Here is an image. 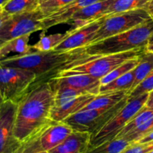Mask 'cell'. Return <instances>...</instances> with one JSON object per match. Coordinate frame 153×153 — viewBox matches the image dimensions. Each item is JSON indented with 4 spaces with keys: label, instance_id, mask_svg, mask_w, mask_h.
I'll return each instance as SVG.
<instances>
[{
    "label": "cell",
    "instance_id": "cell-1",
    "mask_svg": "<svg viewBox=\"0 0 153 153\" xmlns=\"http://www.w3.org/2000/svg\"><path fill=\"white\" fill-rule=\"evenodd\" d=\"M54 91L48 81L34 85L17 104L13 134L21 143L50 122Z\"/></svg>",
    "mask_w": 153,
    "mask_h": 153
},
{
    "label": "cell",
    "instance_id": "cell-2",
    "mask_svg": "<svg viewBox=\"0 0 153 153\" xmlns=\"http://www.w3.org/2000/svg\"><path fill=\"white\" fill-rule=\"evenodd\" d=\"M87 55L83 47L69 51L51 50L48 52H34L22 56L7 57L0 60V66L19 67L34 72L37 76L35 85L49 80L55 76L67 64Z\"/></svg>",
    "mask_w": 153,
    "mask_h": 153
},
{
    "label": "cell",
    "instance_id": "cell-3",
    "mask_svg": "<svg viewBox=\"0 0 153 153\" xmlns=\"http://www.w3.org/2000/svg\"><path fill=\"white\" fill-rule=\"evenodd\" d=\"M153 34V19L129 31L111 36L83 47L87 56L112 55L146 47Z\"/></svg>",
    "mask_w": 153,
    "mask_h": 153
},
{
    "label": "cell",
    "instance_id": "cell-4",
    "mask_svg": "<svg viewBox=\"0 0 153 153\" xmlns=\"http://www.w3.org/2000/svg\"><path fill=\"white\" fill-rule=\"evenodd\" d=\"M146 49L143 47L122 53L86 56L67 64L55 76L86 74L101 79L127 60L140 56Z\"/></svg>",
    "mask_w": 153,
    "mask_h": 153
},
{
    "label": "cell",
    "instance_id": "cell-5",
    "mask_svg": "<svg viewBox=\"0 0 153 153\" xmlns=\"http://www.w3.org/2000/svg\"><path fill=\"white\" fill-rule=\"evenodd\" d=\"M45 16L40 7L13 15L0 10V45L12 39L43 30Z\"/></svg>",
    "mask_w": 153,
    "mask_h": 153
},
{
    "label": "cell",
    "instance_id": "cell-6",
    "mask_svg": "<svg viewBox=\"0 0 153 153\" xmlns=\"http://www.w3.org/2000/svg\"><path fill=\"white\" fill-rule=\"evenodd\" d=\"M37 80V75L31 70L0 66L1 102L10 101L18 104Z\"/></svg>",
    "mask_w": 153,
    "mask_h": 153
},
{
    "label": "cell",
    "instance_id": "cell-7",
    "mask_svg": "<svg viewBox=\"0 0 153 153\" xmlns=\"http://www.w3.org/2000/svg\"><path fill=\"white\" fill-rule=\"evenodd\" d=\"M73 131L71 127L64 122H55L52 120L22 142L19 149L13 153L49 152Z\"/></svg>",
    "mask_w": 153,
    "mask_h": 153
},
{
    "label": "cell",
    "instance_id": "cell-8",
    "mask_svg": "<svg viewBox=\"0 0 153 153\" xmlns=\"http://www.w3.org/2000/svg\"><path fill=\"white\" fill-rule=\"evenodd\" d=\"M128 102V97L111 108L81 111L64 120V123L73 131L88 132L91 136L99 132L108 122L115 116Z\"/></svg>",
    "mask_w": 153,
    "mask_h": 153
},
{
    "label": "cell",
    "instance_id": "cell-9",
    "mask_svg": "<svg viewBox=\"0 0 153 153\" xmlns=\"http://www.w3.org/2000/svg\"><path fill=\"white\" fill-rule=\"evenodd\" d=\"M149 95V94H145L137 98L128 100L127 104L97 134L91 136L88 149L116 138L133 117L145 105Z\"/></svg>",
    "mask_w": 153,
    "mask_h": 153
},
{
    "label": "cell",
    "instance_id": "cell-10",
    "mask_svg": "<svg viewBox=\"0 0 153 153\" xmlns=\"http://www.w3.org/2000/svg\"><path fill=\"white\" fill-rule=\"evenodd\" d=\"M151 19L152 18L145 8L134 9L105 16L91 43L129 31Z\"/></svg>",
    "mask_w": 153,
    "mask_h": 153
},
{
    "label": "cell",
    "instance_id": "cell-11",
    "mask_svg": "<svg viewBox=\"0 0 153 153\" xmlns=\"http://www.w3.org/2000/svg\"><path fill=\"white\" fill-rule=\"evenodd\" d=\"M17 104L10 101L0 105V153H13L22 143L13 134Z\"/></svg>",
    "mask_w": 153,
    "mask_h": 153
},
{
    "label": "cell",
    "instance_id": "cell-12",
    "mask_svg": "<svg viewBox=\"0 0 153 153\" xmlns=\"http://www.w3.org/2000/svg\"><path fill=\"white\" fill-rule=\"evenodd\" d=\"M105 16L81 28L69 30V34L54 50L69 51L84 47L91 43L101 26Z\"/></svg>",
    "mask_w": 153,
    "mask_h": 153
},
{
    "label": "cell",
    "instance_id": "cell-13",
    "mask_svg": "<svg viewBox=\"0 0 153 153\" xmlns=\"http://www.w3.org/2000/svg\"><path fill=\"white\" fill-rule=\"evenodd\" d=\"M51 85H67L86 94H100V79L86 74L55 76L48 80Z\"/></svg>",
    "mask_w": 153,
    "mask_h": 153
},
{
    "label": "cell",
    "instance_id": "cell-14",
    "mask_svg": "<svg viewBox=\"0 0 153 153\" xmlns=\"http://www.w3.org/2000/svg\"><path fill=\"white\" fill-rule=\"evenodd\" d=\"M114 1V0H102L81 9L73 14L70 20L73 24L71 28L76 29L81 28L101 17L105 16V13Z\"/></svg>",
    "mask_w": 153,
    "mask_h": 153
},
{
    "label": "cell",
    "instance_id": "cell-15",
    "mask_svg": "<svg viewBox=\"0 0 153 153\" xmlns=\"http://www.w3.org/2000/svg\"><path fill=\"white\" fill-rule=\"evenodd\" d=\"M100 1L102 0H75L67 5L45 16L43 20V31H46L54 25L69 22L75 13L90 4Z\"/></svg>",
    "mask_w": 153,
    "mask_h": 153
},
{
    "label": "cell",
    "instance_id": "cell-16",
    "mask_svg": "<svg viewBox=\"0 0 153 153\" xmlns=\"http://www.w3.org/2000/svg\"><path fill=\"white\" fill-rule=\"evenodd\" d=\"M97 96L92 94H83L59 107L53 106L51 111V119L55 122H62L71 115L83 110Z\"/></svg>",
    "mask_w": 153,
    "mask_h": 153
},
{
    "label": "cell",
    "instance_id": "cell-17",
    "mask_svg": "<svg viewBox=\"0 0 153 153\" xmlns=\"http://www.w3.org/2000/svg\"><path fill=\"white\" fill-rule=\"evenodd\" d=\"M91 134L88 132L73 131L50 153H83L89 148Z\"/></svg>",
    "mask_w": 153,
    "mask_h": 153
},
{
    "label": "cell",
    "instance_id": "cell-18",
    "mask_svg": "<svg viewBox=\"0 0 153 153\" xmlns=\"http://www.w3.org/2000/svg\"><path fill=\"white\" fill-rule=\"evenodd\" d=\"M30 35L21 36L0 45V60L7 58L10 54H15L13 56H22L36 52L32 46L28 44Z\"/></svg>",
    "mask_w": 153,
    "mask_h": 153
},
{
    "label": "cell",
    "instance_id": "cell-19",
    "mask_svg": "<svg viewBox=\"0 0 153 153\" xmlns=\"http://www.w3.org/2000/svg\"><path fill=\"white\" fill-rule=\"evenodd\" d=\"M128 91H120L107 93V94H98L91 102L88 103L85 106V108L82 111L102 108H111L126 98L128 97Z\"/></svg>",
    "mask_w": 153,
    "mask_h": 153
},
{
    "label": "cell",
    "instance_id": "cell-20",
    "mask_svg": "<svg viewBox=\"0 0 153 153\" xmlns=\"http://www.w3.org/2000/svg\"><path fill=\"white\" fill-rule=\"evenodd\" d=\"M153 71V52L146 50L140 55V61L134 69V82L131 91L137 86L151 72ZM128 92V93H129Z\"/></svg>",
    "mask_w": 153,
    "mask_h": 153
},
{
    "label": "cell",
    "instance_id": "cell-21",
    "mask_svg": "<svg viewBox=\"0 0 153 153\" xmlns=\"http://www.w3.org/2000/svg\"><path fill=\"white\" fill-rule=\"evenodd\" d=\"M134 69L106 85H101L100 88V94L120 91H128L129 92L131 87L134 85Z\"/></svg>",
    "mask_w": 153,
    "mask_h": 153
},
{
    "label": "cell",
    "instance_id": "cell-22",
    "mask_svg": "<svg viewBox=\"0 0 153 153\" xmlns=\"http://www.w3.org/2000/svg\"><path fill=\"white\" fill-rule=\"evenodd\" d=\"M41 0H9L3 7H0L8 15L31 11L40 7Z\"/></svg>",
    "mask_w": 153,
    "mask_h": 153
},
{
    "label": "cell",
    "instance_id": "cell-23",
    "mask_svg": "<svg viewBox=\"0 0 153 153\" xmlns=\"http://www.w3.org/2000/svg\"><path fill=\"white\" fill-rule=\"evenodd\" d=\"M51 87L54 91L53 106L55 107H59L79 96L87 94L67 85H51Z\"/></svg>",
    "mask_w": 153,
    "mask_h": 153
},
{
    "label": "cell",
    "instance_id": "cell-24",
    "mask_svg": "<svg viewBox=\"0 0 153 153\" xmlns=\"http://www.w3.org/2000/svg\"><path fill=\"white\" fill-rule=\"evenodd\" d=\"M68 31L64 33H57L48 36H45L42 34L39 41L33 45L32 47L36 52H48L54 50L56 46H58L68 36Z\"/></svg>",
    "mask_w": 153,
    "mask_h": 153
},
{
    "label": "cell",
    "instance_id": "cell-25",
    "mask_svg": "<svg viewBox=\"0 0 153 153\" xmlns=\"http://www.w3.org/2000/svg\"><path fill=\"white\" fill-rule=\"evenodd\" d=\"M150 1L151 0H114L105 12V16L134 9L145 8L146 4Z\"/></svg>",
    "mask_w": 153,
    "mask_h": 153
},
{
    "label": "cell",
    "instance_id": "cell-26",
    "mask_svg": "<svg viewBox=\"0 0 153 153\" xmlns=\"http://www.w3.org/2000/svg\"><path fill=\"white\" fill-rule=\"evenodd\" d=\"M152 117H153V110H151V109H149L146 107H145V106H143L133 117L132 119L126 124V126L123 128V130L118 134L116 138H122L126 134L129 133L130 131H133L134 129H135L136 128H137L140 125L146 123V121H148Z\"/></svg>",
    "mask_w": 153,
    "mask_h": 153
},
{
    "label": "cell",
    "instance_id": "cell-27",
    "mask_svg": "<svg viewBox=\"0 0 153 153\" xmlns=\"http://www.w3.org/2000/svg\"><path fill=\"white\" fill-rule=\"evenodd\" d=\"M130 143L126 139L115 138L95 147L88 149L83 153H120Z\"/></svg>",
    "mask_w": 153,
    "mask_h": 153
},
{
    "label": "cell",
    "instance_id": "cell-28",
    "mask_svg": "<svg viewBox=\"0 0 153 153\" xmlns=\"http://www.w3.org/2000/svg\"><path fill=\"white\" fill-rule=\"evenodd\" d=\"M139 61H140V56L135 57V58H131V59L127 60L124 63H123L121 65L118 66L117 67L112 70L111 73L106 75L105 76L102 78L100 79V83L101 85H106V84L109 83V82H112L114 79H117V78L120 77V76H123L126 73H128L131 70H133L135 69L138 64Z\"/></svg>",
    "mask_w": 153,
    "mask_h": 153
},
{
    "label": "cell",
    "instance_id": "cell-29",
    "mask_svg": "<svg viewBox=\"0 0 153 153\" xmlns=\"http://www.w3.org/2000/svg\"><path fill=\"white\" fill-rule=\"evenodd\" d=\"M153 131V117L149 119V120L146 121V123H144L143 124L140 125V126H138L137 128H136L135 129H134L133 131H130L129 133L126 134L124 137H123L122 138L126 139L128 141H129L130 143H134V142L137 141L138 140H140V138H142L143 137H144L145 135L148 134L149 133H150L151 131Z\"/></svg>",
    "mask_w": 153,
    "mask_h": 153
},
{
    "label": "cell",
    "instance_id": "cell-30",
    "mask_svg": "<svg viewBox=\"0 0 153 153\" xmlns=\"http://www.w3.org/2000/svg\"><path fill=\"white\" fill-rule=\"evenodd\" d=\"M152 91H153V71L138 84L136 88L128 93V100L137 98L145 94H150Z\"/></svg>",
    "mask_w": 153,
    "mask_h": 153
},
{
    "label": "cell",
    "instance_id": "cell-31",
    "mask_svg": "<svg viewBox=\"0 0 153 153\" xmlns=\"http://www.w3.org/2000/svg\"><path fill=\"white\" fill-rule=\"evenodd\" d=\"M73 1L75 0H42L40 1V8L44 13L45 16H47Z\"/></svg>",
    "mask_w": 153,
    "mask_h": 153
},
{
    "label": "cell",
    "instance_id": "cell-32",
    "mask_svg": "<svg viewBox=\"0 0 153 153\" xmlns=\"http://www.w3.org/2000/svg\"><path fill=\"white\" fill-rule=\"evenodd\" d=\"M153 150V142L131 143L120 153H147Z\"/></svg>",
    "mask_w": 153,
    "mask_h": 153
},
{
    "label": "cell",
    "instance_id": "cell-33",
    "mask_svg": "<svg viewBox=\"0 0 153 153\" xmlns=\"http://www.w3.org/2000/svg\"><path fill=\"white\" fill-rule=\"evenodd\" d=\"M149 142H153V131L134 143H149Z\"/></svg>",
    "mask_w": 153,
    "mask_h": 153
},
{
    "label": "cell",
    "instance_id": "cell-34",
    "mask_svg": "<svg viewBox=\"0 0 153 153\" xmlns=\"http://www.w3.org/2000/svg\"><path fill=\"white\" fill-rule=\"evenodd\" d=\"M144 106L147 108L153 110V91H152V92L149 94L147 101H146Z\"/></svg>",
    "mask_w": 153,
    "mask_h": 153
},
{
    "label": "cell",
    "instance_id": "cell-35",
    "mask_svg": "<svg viewBox=\"0 0 153 153\" xmlns=\"http://www.w3.org/2000/svg\"><path fill=\"white\" fill-rule=\"evenodd\" d=\"M145 9L147 10L149 16H151L152 19H153V0H151V1L146 4V6L145 7Z\"/></svg>",
    "mask_w": 153,
    "mask_h": 153
},
{
    "label": "cell",
    "instance_id": "cell-36",
    "mask_svg": "<svg viewBox=\"0 0 153 153\" xmlns=\"http://www.w3.org/2000/svg\"><path fill=\"white\" fill-rule=\"evenodd\" d=\"M8 1L9 0H0V7H3Z\"/></svg>",
    "mask_w": 153,
    "mask_h": 153
},
{
    "label": "cell",
    "instance_id": "cell-37",
    "mask_svg": "<svg viewBox=\"0 0 153 153\" xmlns=\"http://www.w3.org/2000/svg\"><path fill=\"white\" fill-rule=\"evenodd\" d=\"M146 50L150 51V52H153V44L148 45V46H146Z\"/></svg>",
    "mask_w": 153,
    "mask_h": 153
},
{
    "label": "cell",
    "instance_id": "cell-38",
    "mask_svg": "<svg viewBox=\"0 0 153 153\" xmlns=\"http://www.w3.org/2000/svg\"><path fill=\"white\" fill-rule=\"evenodd\" d=\"M152 44H153V34L151 35V37H149V41H148V45H152Z\"/></svg>",
    "mask_w": 153,
    "mask_h": 153
},
{
    "label": "cell",
    "instance_id": "cell-39",
    "mask_svg": "<svg viewBox=\"0 0 153 153\" xmlns=\"http://www.w3.org/2000/svg\"><path fill=\"white\" fill-rule=\"evenodd\" d=\"M37 153H50L49 152H37Z\"/></svg>",
    "mask_w": 153,
    "mask_h": 153
},
{
    "label": "cell",
    "instance_id": "cell-40",
    "mask_svg": "<svg viewBox=\"0 0 153 153\" xmlns=\"http://www.w3.org/2000/svg\"><path fill=\"white\" fill-rule=\"evenodd\" d=\"M147 153H153V150L150 151V152H147Z\"/></svg>",
    "mask_w": 153,
    "mask_h": 153
},
{
    "label": "cell",
    "instance_id": "cell-41",
    "mask_svg": "<svg viewBox=\"0 0 153 153\" xmlns=\"http://www.w3.org/2000/svg\"><path fill=\"white\" fill-rule=\"evenodd\" d=\"M41 1H42V0H41Z\"/></svg>",
    "mask_w": 153,
    "mask_h": 153
}]
</instances>
